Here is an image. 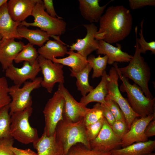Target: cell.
Segmentation results:
<instances>
[{"label": "cell", "mask_w": 155, "mask_h": 155, "mask_svg": "<svg viewBox=\"0 0 155 155\" xmlns=\"http://www.w3.org/2000/svg\"><path fill=\"white\" fill-rule=\"evenodd\" d=\"M95 38L110 44L127 36L132 28V18L129 10L123 5L111 6L100 18Z\"/></svg>", "instance_id": "obj_1"}, {"label": "cell", "mask_w": 155, "mask_h": 155, "mask_svg": "<svg viewBox=\"0 0 155 155\" xmlns=\"http://www.w3.org/2000/svg\"><path fill=\"white\" fill-rule=\"evenodd\" d=\"M38 155H63L62 148L56 142L55 132L50 136L44 131L41 136L33 144Z\"/></svg>", "instance_id": "obj_21"}, {"label": "cell", "mask_w": 155, "mask_h": 155, "mask_svg": "<svg viewBox=\"0 0 155 155\" xmlns=\"http://www.w3.org/2000/svg\"><path fill=\"white\" fill-rule=\"evenodd\" d=\"M32 112L33 108L30 107L11 115L10 135L14 139L25 145L33 144L39 138L37 130L29 123Z\"/></svg>", "instance_id": "obj_5"}, {"label": "cell", "mask_w": 155, "mask_h": 155, "mask_svg": "<svg viewBox=\"0 0 155 155\" xmlns=\"http://www.w3.org/2000/svg\"><path fill=\"white\" fill-rule=\"evenodd\" d=\"M11 150L14 155H38L37 153L30 148L23 149L13 147Z\"/></svg>", "instance_id": "obj_42"}, {"label": "cell", "mask_w": 155, "mask_h": 155, "mask_svg": "<svg viewBox=\"0 0 155 155\" xmlns=\"http://www.w3.org/2000/svg\"><path fill=\"white\" fill-rule=\"evenodd\" d=\"M144 19H143L140 23L141 29L139 34L140 38L137 37V27L135 28V32L136 36V40H137L139 45V50L140 53L145 54L147 51H150L152 54H155V42L152 41L149 42H146L145 40L143 35V28Z\"/></svg>", "instance_id": "obj_31"}, {"label": "cell", "mask_w": 155, "mask_h": 155, "mask_svg": "<svg viewBox=\"0 0 155 155\" xmlns=\"http://www.w3.org/2000/svg\"><path fill=\"white\" fill-rule=\"evenodd\" d=\"M129 6L132 10L140 9L144 7L155 6V0H129Z\"/></svg>", "instance_id": "obj_39"}, {"label": "cell", "mask_w": 155, "mask_h": 155, "mask_svg": "<svg viewBox=\"0 0 155 155\" xmlns=\"http://www.w3.org/2000/svg\"><path fill=\"white\" fill-rule=\"evenodd\" d=\"M145 133L148 138L155 135V117L147 126L145 130Z\"/></svg>", "instance_id": "obj_43"}, {"label": "cell", "mask_w": 155, "mask_h": 155, "mask_svg": "<svg viewBox=\"0 0 155 155\" xmlns=\"http://www.w3.org/2000/svg\"><path fill=\"white\" fill-rule=\"evenodd\" d=\"M43 2L45 9H46V12L49 15L53 18L62 19L56 13L52 0H43Z\"/></svg>", "instance_id": "obj_41"}, {"label": "cell", "mask_w": 155, "mask_h": 155, "mask_svg": "<svg viewBox=\"0 0 155 155\" xmlns=\"http://www.w3.org/2000/svg\"><path fill=\"white\" fill-rule=\"evenodd\" d=\"M14 38H2L0 42V63L5 70L13 62L25 44L21 41H16Z\"/></svg>", "instance_id": "obj_16"}, {"label": "cell", "mask_w": 155, "mask_h": 155, "mask_svg": "<svg viewBox=\"0 0 155 155\" xmlns=\"http://www.w3.org/2000/svg\"><path fill=\"white\" fill-rule=\"evenodd\" d=\"M114 133L121 139L129 130L126 122L115 120L111 127Z\"/></svg>", "instance_id": "obj_38"}, {"label": "cell", "mask_w": 155, "mask_h": 155, "mask_svg": "<svg viewBox=\"0 0 155 155\" xmlns=\"http://www.w3.org/2000/svg\"><path fill=\"white\" fill-rule=\"evenodd\" d=\"M10 123L9 104L0 109V138L11 137L10 132Z\"/></svg>", "instance_id": "obj_30"}, {"label": "cell", "mask_w": 155, "mask_h": 155, "mask_svg": "<svg viewBox=\"0 0 155 155\" xmlns=\"http://www.w3.org/2000/svg\"><path fill=\"white\" fill-rule=\"evenodd\" d=\"M14 140L12 137L0 138V155H14L11 150Z\"/></svg>", "instance_id": "obj_37"}, {"label": "cell", "mask_w": 155, "mask_h": 155, "mask_svg": "<svg viewBox=\"0 0 155 155\" xmlns=\"http://www.w3.org/2000/svg\"><path fill=\"white\" fill-rule=\"evenodd\" d=\"M100 108L104 117L111 127L115 121L113 115L106 104H100Z\"/></svg>", "instance_id": "obj_40"}, {"label": "cell", "mask_w": 155, "mask_h": 155, "mask_svg": "<svg viewBox=\"0 0 155 155\" xmlns=\"http://www.w3.org/2000/svg\"><path fill=\"white\" fill-rule=\"evenodd\" d=\"M79 9L81 15L90 23L99 22L107 5L111 0L100 6L99 0H79Z\"/></svg>", "instance_id": "obj_20"}, {"label": "cell", "mask_w": 155, "mask_h": 155, "mask_svg": "<svg viewBox=\"0 0 155 155\" xmlns=\"http://www.w3.org/2000/svg\"><path fill=\"white\" fill-rule=\"evenodd\" d=\"M135 47V53L129 64L126 67L119 68V70L124 77L131 80L138 86L147 97L153 98L148 86L151 75L150 69L141 55L139 44L136 40Z\"/></svg>", "instance_id": "obj_3"}, {"label": "cell", "mask_w": 155, "mask_h": 155, "mask_svg": "<svg viewBox=\"0 0 155 155\" xmlns=\"http://www.w3.org/2000/svg\"><path fill=\"white\" fill-rule=\"evenodd\" d=\"M108 78L109 75L107 74L106 70L104 71L99 83L86 96H82L80 102L85 106L93 102L106 104L105 99L108 93L107 84Z\"/></svg>", "instance_id": "obj_22"}, {"label": "cell", "mask_w": 155, "mask_h": 155, "mask_svg": "<svg viewBox=\"0 0 155 155\" xmlns=\"http://www.w3.org/2000/svg\"><path fill=\"white\" fill-rule=\"evenodd\" d=\"M9 88L6 78L0 77V109L9 105L11 100L9 94Z\"/></svg>", "instance_id": "obj_34"}, {"label": "cell", "mask_w": 155, "mask_h": 155, "mask_svg": "<svg viewBox=\"0 0 155 155\" xmlns=\"http://www.w3.org/2000/svg\"><path fill=\"white\" fill-rule=\"evenodd\" d=\"M17 31L20 37L27 39L31 44L41 47L49 40L51 36L46 32L40 29L32 30L24 26H19Z\"/></svg>", "instance_id": "obj_25"}, {"label": "cell", "mask_w": 155, "mask_h": 155, "mask_svg": "<svg viewBox=\"0 0 155 155\" xmlns=\"http://www.w3.org/2000/svg\"><path fill=\"white\" fill-rule=\"evenodd\" d=\"M5 71L6 77L13 81L15 85L20 87L27 80H34L41 69L37 60L33 64L24 61L22 67L20 68L12 64Z\"/></svg>", "instance_id": "obj_13"}, {"label": "cell", "mask_w": 155, "mask_h": 155, "mask_svg": "<svg viewBox=\"0 0 155 155\" xmlns=\"http://www.w3.org/2000/svg\"><path fill=\"white\" fill-rule=\"evenodd\" d=\"M7 1V0H0V8Z\"/></svg>", "instance_id": "obj_44"}, {"label": "cell", "mask_w": 155, "mask_h": 155, "mask_svg": "<svg viewBox=\"0 0 155 155\" xmlns=\"http://www.w3.org/2000/svg\"><path fill=\"white\" fill-rule=\"evenodd\" d=\"M83 26L86 30V36L83 38L77 39L76 42L69 46V50L76 51L77 53L87 58L88 55L98 49V40L95 38L98 29L94 23L84 24Z\"/></svg>", "instance_id": "obj_15"}, {"label": "cell", "mask_w": 155, "mask_h": 155, "mask_svg": "<svg viewBox=\"0 0 155 155\" xmlns=\"http://www.w3.org/2000/svg\"><path fill=\"white\" fill-rule=\"evenodd\" d=\"M116 66L119 78L122 82L120 90L127 93V101L134 111L140 117H146L155 112V98L147 97L138 86L135 84H130L128 79L121 74L117 63Z\"/></svg>", "instance_id": "obj_4"}, {"label": "cell", "mask_w": 155, "mask_h": 155, "mask_svg": "<svg viewBox=\"0 0 155 155\" xmlns=\"http://www.w3.org/2000/svg\"><path fill=\"white\" fill-rule=\"evenodd\" d=\"M147 155H155V153H151Z\"/></svg>", "instance_id": "obj_45"}, {"label": "cell", "mask_w": 155, "mask_h": 155, "mask_svg": "<svg viewBox=\"0 0 155 155\" xmlns=\"http://www.w3.org/2000/svg\"><path fill=\"white\" fill-rule=\"evenodd\" d=\"M104 119L103 117L96 122L85 127L87 135L90 142L94 140L99 134L102 127Z\"/></svg>", "instance_id": "obj_35"}, {"label": "cell", "mask_w": 155, "mask_h": 155, "mask_svg": "<svg viewBox=\"0 0 155 155\" xmlns=\"http://www.w3.org/2000/svg\"><path fill=\"white\" fill-rule=\"evenodd\" d=\"M45 9L43 1L39 0L31 14L34 18V22L29 23L24 21L21 22L20 26L38 27L40 30L46 32L51 37L59 36L64 34L66 28L65 22L62 19L51 17Z\"/></svg>", "instance_id": "obj_6"}, {"label": "cell", "mask_w": 155, "mask_h": 155, "mask_svg": "<svg viewBox=\"0 0 155 155\" xmlns=\"http://www.w3.org/2000/svg\"><path fill=\"white\" fill-rule=\"evenodd\" d=\"M92 69L91 66L88 63L83 69L78 72H74L69 69L70 75L77 79L76 84L77 89L80 92L82 96H86L94 88L88 81L89 74Z\"/></svg>", "instance_id": "obj_27"}, {"label": "cell", "mask_w": 155, "mask_h": 155, "mask_svg": "<svg viewBox=\"0 0 155 155\" xmlns=\"http://www.w3.org/2000/svg\"><path fill=\"white\" fill-rule=\"evenodd\" d=\"M37 61L43 76L41 86L51 93L56 83L63 84L64 82L63 65L53 62L40 55L38 57Z\"/></svg>", "instance_id": "obj_10"}, {"label": "cell", "mask_w": 155, "mask_h": 155, "mask_svg": "<svg viewBox=\"0 0 155 155\" xmlns=\"http://www.w3.org/2000/svg\"><path fill=\"white\" fill-rule=\"evenodd\" d=\"M100 108V104L97 103L92 108H89L83 118L85 127L94 124L103 117Z\"/></svg>", "instance_id": "obj_33"}, {"label": "cell", "mask_w": 155, "mask_h": 155, "mask_svg": "<svg viewBox=\"0 0 155 155\" xmlns=\"http://www.w3.org/2000/svg\"><path fill=\"white\" fill-rule=\"evenodd\" d=\"M117 46H114L103 40H99L96 53L106 55L108 59L107 63L109 65L115 62H129L133 56L122 51L121 44L117 43Z\"/></svg>", "instance_id": "obj_18"}, {"label": "cell", "mask_w": 155, "mask_h": 155, "mask_svg": "<svg viewBox=\"0 0 155 155\" xmlns=\"http://www.w3.org/2000/svg\"><path fill=\"white\" fill-rule=\"evenodd\" d=\"M106 104L113 115L115 120L125 122L124 115L117 104L113 100L106 96Z\"/></svg>", "instance_id": "obj_36"}, {"label": "cell", "mask_w": 155, "mask_h": 155, "mask_svg": "<svg viewBox=\"0 0 155 155\" xmlns=\"http://www.w3.org/2000/svg\"><path fill=\"white\" fill-rule=\"evenodd\" d=\"M64 99L57 89L49 99L43 110L45 126L44 130L47 136L53 135L58 123L63 119Z\"/></svg>", "instance_id": "obj_9"}, {"label": "cell", "mask_w": 155, "mask_h": 155, "mask_svg": "<svg viewBox=\"0 0 155 155\" xmlns=\"http://www.w3.org/2000/svg\"><path fill=\"white\" fill-rule=\"evenodd\" d=\"M155 117V112L146 117L135 119L129 129L122 139V147H126L135 142L147 141L148 138L145 135V130L150 122Z\"/></svg>", "instance_id": "obj_14"}, {"label": "cell", "mask_w": 155, "mask_h": 155, "mask_svg": "<svg viewBox=\"0 0 155 155\" xmlns=\"http://www.w3.org/2000/svg\"><path fill=\"white\" fill-rule=\"evenodd\" d=\"M58 89L64 99L63 119L74 123L84 118L89 108L77 101L63 84H59Z\"/></svg>", "instance_id": "obj_12"}, {"label": "cell", "mask_w": 155, "mask_h": 155, "mask_svg": "<svg viewBox=\"0 0 155 155\" xmlns=\"http://www.w3.org/2000/svg\"><path fill=\"white\" fill-rule=\"evenodd\" d=\"M42 79V78L38 77L33 81H26L22 88L15 85L9 87V94L11 99L9 104L10 116L15 112L31 107L32 100L31 93L40 87Z\"/></svg>", "instance_id": "obj_7"}, {"label": "cell", "mask_w": 155, "mask_h": 155, "mask_svg": "<svg viewBox=\"0 0 155 155\" xmlns=\"http://www.w3.org/2000/svg\"><path fill=\"white\" fill-rule=\"evenodd\" d=\"M108 59L106 55L103 57L99 55L97 57L90 55L87 58L88 63L93 69L92 78H99L102 76L104 71L105 70Z\"/></svg>", "instance_id": "obj_28"}, {"label": "cell", "mask_w": 155, "mask_h": 155, "mask_svg": "<svg viewBox=\"0 0 155 155\" xmlns=\"http://www.w3.org/2000/svg\"><path fill=\"white\" fill-rule=\"evenodd\" d=\"M38 54L33 45L28 43L25 45L18 54L14 61L18 63L23 61H27L30 64L34 63L37 60Z\"/></svg>", "instance_id": "obj_29"}, {"label": "cell", "mask_w": 155, "mask_h": 155, "mask_svg": "<svg viewBox=\"0 0 155 155\" xmlns=\"http://www.w3.org/2000/svg\"><path fill=\"white\" fill-rule=\"evenodd\" d=\"M122 143V139L113 131L104 118L102 129L97 137L90 142L91 149L108 152L117 149Z\"/></svg>", "instance_id": "obj_11"}, {"label": "cell", "mask_w": 155, "mask_h": 155, "mask_svg": "<svg viewBox=\"0 0 155 155\" xmlns=\"http://www.w3.org/2000/svg\"><path fill=\"white\" fill-rule=\"evenodd\" d=\"M83 118L74 123L63 119L57 124L55 132V139L63 149V155L66 154L72 146L78 143L91 149Z\"/></svg>", "instance_id": "obj_2"}, {"label": "cell", "mask_w": 155, "mask_h": 155, "mask_svg": "<svg viewBox=\"0 0 155 155\" xmlns=\"http://www.w3.org/2000/svg\"><path fill=\"white\" fill-rule=\"evenodd\" d=\"M63 155H113L111 152H104L89 149L83 144H77L72 146L68 152Z\"/></svg>", "instance_id": "obj_32"}, {"label": "cell", "mask_w": 155, "mask_h": 155, "mask_svg": "<svg viewBox=\"0 0 155 155\" xmlns=\"http://www.w3.org/2000/svg\"><path fill=\"white\" fill-rule=\"evenodd\" d=\"M61 40H49L38 50L39 55L52 60L53 58L63 57L67 54V48Z\"/></svg>", "instance_id": "obj_24"}, {"label": "cell", "mask_w": 155, "mask_h": 155, "mask_svg": "<svg viewBox=\"0 0 155 155\" xmlns=\"http://www.w3.org/2000/svg\"><path fill=\"white\" fill-rule=\"evenodd\" d=\"M2 36L1 35V34H0V42L2 39Z\"/></svg>", "instance_id": "obj_46"}, {"label": "cell", "mask_w": 155, "mask_h": 155, "mask_svg": "<svg viewBox=\"0 0 155 155\" xmlns=\"http://www.w3.org/2000/svg\"><path fill=\"white\" fill-rule=\"evenodd\" d=\"M116 63L113 64L109 72L107 84L108 93L106 97L114 101L118 106L125 117L128 129L133 121L140 116L131 108L128 101L122 95L119 89L118 80L119 76Z\"/></svg>", "instance_id": "obj_8"}, {"label": "cell", "mask_w": 155, "mask_h": 155, "mask_svg": "<svg viewBox=\"0 0 155 155\" xmlns=\"http://www.w3.org/2000/svg\"><path fill=\"white\" fill-rule=\"evenodd\" d=\"M7 2L0 8V34L2 38L22 39L17 31L20 22L14 21L10 16L7 9Z\"/></svg>", "instance_id": "obj_19"}, {"label": "cell", "mask_w": 155, "mask_h": 155, "mask_svg": "<svg viewBox=\"0 0 155 155\" xmlns=\"http://www.w3.org/2000/svg\"><path fill=\"white\" fill-rule=\"evenodd\" d=\"M67 54L69 55L66 57L59 59L54 57L52 61L53 62L70 67L71 69L75 72L82 70L88 64L87 58L77 52L69 50Z\"/></svg>", "instance_id": "obj_26"}, {"label": "cell", "mask_w": 155, "mask_h": 155, "mask_svg": "<svg viewBox=\"0 0 155 155\" xmlns=\"http://www.w3.org/2000/svg\"><path fill=\"white\" fill-rule=\"evenodd\" d=\"M39 0H10L7 2L9 13L14 21L21 22L31 16L34 8Z\"/></svg>", "instance_id": "obj_17"}, {"label": "cell", "mask_w": 155, "mask_h": 155, "mask_svg": "<svg viewBox=\"0 0 155 155\" xmlns=\"http://www.w3.org/2000/svg\"><path fill=\"white\" fill-rule=\"evenodd\" d=\"M155 150V140L133 143L121 149H116L111 152L113 155H147Z\"/></svg>", "instance_id": "obj_23"}]
</instances>
